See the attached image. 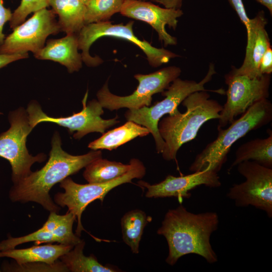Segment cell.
Segmentation results:
<instances>
[{"label":"cell","instance_id":"1","mask_svg":"<svg viewBox=\"0 0 272 272\" xmlns=\"http://www.w3.org/2000/svg\"><path fill=\"white\" fill-rule=\"evenodd\" d=\"M58 132L51 140L49 158L41 169L31 172L11 188L10 199L13 202H35L50 212L58 213L60 207L52 199L49 191L52 187L65 178L75 174L96 159L102 157L100 150H93L78 156L69 154L61 148Z\"/></svg>","mask_w":272,"mask_h":272},{"label":"cell","instance_id":"2","mask_svg":"<svg viewBox=\"0 0 272 272\" xmlns=\"http://www.w3.org/2000/svg\"><path fill=\"white\" fill-rule=\"evenodd\" d=\"M219 223V216L215 212L194 214L182 205L169 210L157 231L167 242L169 252L166 262L173 265L183 255L195 254L209 263L216 262L218 257L210 238Z\"/></svg>","mask_w":272,"mask_h":272},{"label":"cell","instance_id":"3","mask_svg":"<svg viewBox=\"0 0 272 272\" xmlns=\"http://www.w3.org/2000/svg\"><path fill=\"white\" fill-rule=\"evenodd\" d=\"M186 110L161 119L159 133L165 142L162 154L165 160L176 159L178 151L185 143L195 138L199 129L209 120L217 119L222 110L217 100L210 99L207 91L194 92L181 103Z\"/></svg>","mask_w":272,"mask_h":272},{"label":"cell","instance_id":"4","mask_svg":"<svg viewBox=\"0 0 272 272\" xmlns=\"http://www.w3.org/2000/svg\"><path fill=\"white\" fill-rule=\"evenodd\" d=\"M225 129H217L216 139L198 154L189 168L194 172L211 170L218 173L227 160L234 143L246 134L267 125L272 120V103L261 100L249 107Z\"/></svg>","mask_w":272,"mask_h":272},{"label":"cell","instance_id":"5","mask_svg":"<svg viewBox=\"0 0 272 272\" xmlns=\"http://www.w3.org/2000/svg\"><path fill=\"white\" fill-rule=\"evenodd\" d=\"M217 74L215 64L210 63L208 71L205 77L199 82L194 80H182L177 78L162 93L165 97L154 105L145 106L137 109H128L124 114L127 120L133 121L147 128L155 142L158 153H162L165 142L158 130V123L166 114L172 115L179 112L178 107L190 94L199 91H207L221 95L225 94L223 89L208 90L205 85L211 81L213 76Z\"/></svg>","mask_w":272,"mask_h":272},{"label":"cell","instance_id":"6","mask_svg":"<svg viewBox=\"0 0 272 272\" xmlns=\"http://www.w3.org/2000/svg\"><path fill=\"white\" fill-rule=\"evenodd\" d=\"M133 25L132 21L126 24H113L108 21L85 25L78 34V48L82 51L83 62L88 66L93 67L103 62L99 56L91 55L89 50L96 40L104 36L122 39L134 44L146 54L149 64L152 67H159L179 56L169 50L155 47L145 39L140 40L133 33Z\"/></svg>","mask_w":272,"mask_h":272},{"label":"cell","instance_id":"7","mask_svg":"<svg viewBox=\"0 0 272 272\" xmlns=\"http://www.w3.org/2000/svg\"><path fill=\"white\" fill-rule=\"evenodd\" d=\"M130 168L123 175L110 181L100 183L81 184L75 182L67 177L60 182V187L64 192H58L54 196V201L60 207H67L69 212L77 218L76 234L80 237L84 229L81 222L83 212L87 206L96 199L103 202L107 193L121 184L131 182L134 178L141 179L146 174V167L140 160H130Z\"/></svg>","mask_w":272,"mask_h":272},{"label":"cell","instance_id":"8","mask_svg":"<svg viewBox=\"0 0 272 272\" xmlns=\"http://www.w3.org/2000/svg\"><path fill=\"white\" fill-rule=\"evenodd\" d=\"M9 120L10 127L0 134V157L10 162L12 179L15 184L32 172L31 167L34 163H41L46 157L43 153L33 156L27 149V138L33 128L29 123L26 110L20 108L10 112Z\"/></svg>","mask_w":272,"mask_h":272},{"label":"cell","instance_id":"9","mask_svg":"<svg viewBox=\"0 0 272 272\" xmlns=\"http://www.w3.org/2000/svg\"><path fill=\"white\" fill-rule=\"evenodd\" d=\"M181 73L177 66L163 67L149 74H135L134 78L139 85L130 95L119 96L111 93L108 88V81L97 93V100L103 108L110 111L126 108L137 109L151 105L152 96L162 93Z\"/></svg>","mask_w":272,"mask_h":272},{"label":"cell","instance_id":"10","mask_svg":"<svg viewBox=\"0 0 272 272\" xmlns=\"http://www.w3.org/2000/svg\"><path fill=\"white\" fill-rule=\"evenodd\" d=\"M224 77L228 86L225 91L227 100L220 112L217 129L231 124L237 116L269 95L271 75L253 78L230 71Z\"/></svg>","mask_w":272,"mask_h":272},{"label":"cell","instance_id":"11","mask_svg":"<svg viewBox=\"0 0 272 272\" xmlns=\"http://www.w3.org/2000/svg\"><path fill=\"white\" fill-rule=\"evenodd\" d=\"M88 92L82 100L83 109L78 113H73L67 117H52L48 116L35 101L31 102L26 110L29 123L33 128L42 122H50L67 128L70 133L76 131L73 137L80 139L87 134L97 132L104 133L107 128L117 124L118 116L109 119H104L101 115L104 113L103 107L98 100L93 99L87 104Z\"/></svg>","mask_w":272,"mask_h":272},{"label":"cell","instance_id":"12","mask_svg":"<svg viewBox=\"0 0 272 272\" xmlns=\"http://www.w3.org/2000/svg\"><path fill=\"white\" fill-rule=\"evenodd\" d=\"M238 172L245 180L231 187L227 196L238 207L249 206L264 211L272 217V168L252 161L237 165Z\"/></svg>","mask_w":272,"mask_h":272},{"label":"cell","instance_id":"13","mask_svg":"<svg viewBox=\"0 0 272 272\" xmlns=\"http://www.w3.org/2000/svg\"><path fill=\"white\" fill-rule=\"evenodd\" d=\"M52 10L41 9L18 25L5 37L0 46V54H33L43 48L47 38L60 31Z\"/></svg>","mask_w":272,"mask_h":272},{"label":"cell","instance_id":"14","mask_svg":"<svg viewBox=\"0 0 272 272\" xmlns=\"http://www.w3.org/2000/svg\"><path fill=\"white\" fill-rule=\"evenodd\" d=\"M120 13L123 16L149 24L157 33L165 46L175 45L177 38L169 34L166 26L175 30L178 19L183 15L181 9L161 7L151 1L125 0Z\"/></svg>","mask_w":272,"mask_h":272},{"label":"cell","instance_id":"15","mask_svg":"<svg viewBox=\"0 0 272 272\" xmlns=\"http://www.w3.org/2000/svg\"><path fill=\"white\" fill-rule=\"evenodd\" d=\"M138 183L147 189V197H175L179 199L190 197L189 191L201 185L211 188L221 185L218 173L211 170L194 172L178 177L169 175L164 180L152 185L144 181H139Z\"/></svg>","mask_w":272,"mask_h":272},{"label":"cell","instance_id":"16","mask_svg":"<svg viewBox=\"0 0 272 272\" xmlns=\"http://www.w3.org/2000/svg\"><path fill=\"white\" fill-rule=\"evenodd\" d=\"M267 23L263 11H259L254 18L250 19L246 29L247 44L244 60L239 67L232 66L231 72L253 78L262 75L259 71L260 61L266 50L271 46L265 29Z\"/></svg>","mask_w":272,"mask_h":272},{"label":"cell","instance_id":"17","mask_svg":"<svg viewBox=\"0 0 272 272\" xmlns=\"http://www.w3.org/2000/svg\"><path fill=\"white\" fill-rule=\"evenodd\" d=\"M78 34H66L58 39H51L34 53L38 59L57 62L64 66L70 73L79 71L82 66L81 54L78 52Z\"/></svg>","mask_w":272,"mask_h":272},{"label":"cell","instance_id":"18","mask_svg":"<svg viewBox=\"0 0 272 272\" xmlns=\"http://www.w3.org/2000/svg\"><path fill=\"white\" fill-rule=\"evenodd\" d=\"M76 220L73 219L53 229L43 230L39 229L22 237H9L0 242L2 251L15 248L19 244L29 242H35L37 244L43 242H57L74 246L81 240L73 231V224Z\"/></svg>","mask_w":272,"mask_h":272},{"label":"cell","instance_id":"19","mask_svg":"<svg viewBox=\"0 0 272 272\" xmlns=\"http://www.w3.org/2000/svg\"><path fill=\"white\" fill-rule=\"evenodd\" d=\"M72 245L48 244L33 246L25 249H11L0 252V257L14 259L18 265L27 263L42 262L49 264L55 263L60 256L73 248Z\"/></svg>","mask_w":272,"mask_h":272},{"label":"cell","instance_id":"20","mask_svg":"<svg viewBox=\"0 0 272 272\" xmlns=\"http://www.w3.org/2000/svg\"><path fill=\"white\" fill-rule=\"evenodd\" d=\"M49 6L58 17L60 30L78 34L85 24L86 5L80 0H50Z\"/></svg>","mask_w":272,"mask_h":272},{"label":"cell","instance_id":"21","mask_svg":"<svg viewBox=\"0 0 272 272\" xmlns=\"http://www.w3.org/2000/svg\"><path fill=\"white\" fill-rule=\"evenodd\" d=\"M149 133V130L145 127L127 120L122 125L103 133L101 137L89 143L88 148L93 150L111 151L137 137H143Z\"/></svg>","mask_w":272,"mask_h":272},{"label":"cell","instance_id":"22","mask_svg":"<svg viewBox=\"0 0 272 272\" xmlns=\"http://www.w3.org/2000/svg\"><path fill=\"white\" fill-rule=\"evenodd\" d=\"M267 133L266 138L255 139L240 145L236 151L235 159L229 170L246 161H252L272 168V131L268 129Z\"/></svg>","mask_w":272,"mask_h":272},{"label":"cell","instance_id":"23","mask_svg":"<svg viewBox=\"0 0 272 272\" xmlns=\"http://www.w3.org/2000/svg\"><path fill=\"white\" fill-rule=\"evenodd\" d=\"M85 242L83 240L74 246L73 249L59 257L68 271L72 272H115V269L100 263L97 258L91 254L85 256L83 249Z\"/></svg>","mask_w":272,"mask_h":272},{"label":"cell","instance_id":"24","mask_svg":"<svg viewBox=\"0 0 272 272\" xmlns=\"http://www.w3.org/2000/svg\"><path fill=\"white\" fill-rule=\"evenodd\" d=\"M130 166V163L124 164L101 157L85 167L83 176L89 183L106 182L123 175L129 170Z\"/></svg>","mask_w":272,"mask_h":272},{"label":"cell","instance_id":"25","mask_svg":"<svg viewBox=\"0 0 272 272\" xmlns=\"http://www.w3.org/2000/svg\"><path fill=\"white\" fill-rule=\"evenodd\" d=\"M150 218L144 211L135 209L125 213L121 219L123 240L133 253L139 252L142 236Z\"/></svg>","mask_w":272,"mask_h":272},{"label":"cell","instance_id":"26","mask_svg":"<svg viewBox=\"0 0 272 272\" xmlns=\"http://www.w3.org/2000/svg\"><path fill=\"white\" fill-rule=\"evenodd\" d=\"M125 0H89L86 5L85 24L108 21L120 13Z\"/></svg>","mask_w":272,"mask_h":272},{"label":"cell","instance_id":"27","mask_svg":"<svg viewBox=\"0 0 272 272\" xmlns=\"http://www.w3.org/2000/svg\"><path fill=\"white\" fill-rule=\"evenodd\" d=\"M50 0H21L20 4L12 13L9 22L12 29L14 28L26 20L27 16L49 6Z\"/></svg>","mask_w":272,"mask_h":272},{"label":"cell","instance_id":"28","mask_svg":"<svg viewBox=\"0 0 272 272\" xmlns=\"http://www.w3.org/2000/svg\"><path fill=\"white\" fill-rule=\"evenodd\" d=\"M235 11L246 29L248 27L250 18L248 17L242 0H227Z\"/></svg>","mask_w":272,"mask_h":272},{"label":"cell","instance_id":"29","mask_svg":"<svg viewBox=\"0 0 272 272\" xmlns=\"http://www.w3.org/2000/svg\"><path fill=\"white\" fill-rule=\"evenodd\" d=\"M261 75H271L272 73V48L270 46L262 56L259 65Z\"/></svg>","mask_w":272,"mask_h":272},{"label":"cell","instance_id":"30","mask_svg":"<svg viewBox=\"0 0 272 272\" xmlns=\"http://www.w3.org/2000/svg\"><path fill=\"white\" fill-rule=\"evenodd\" d=\"M11 10L5 7L4 0H0V46L5 38L3 28L7 22H10L12 17Z\"/></svg>","mask_w":272,"mask_h":272},{"label":"cell","instance_id":"31","mask_svg":"<svg viewBox=\"0 0 272 272\" xmlns=\"http://www.w3.org/2000/svg\"><path fill=\"white\" fill-rule=\"evenodd\" d=\"M28 57V53L14 54H0V69L13 62L27 58Z\"/></svg>","mask_w":272,"mask_h":272},{"label":"cell","instance_id":"32","mask_svg":"<svg viewBox=\"0 0 272 272\" xmlns=\"http://www.w3.org/2000/svg\"><path fill=\"white\" fill-rule=\"evenodd\" d=\"M151 2L162 5L166 8L181 9L183 0H150Z\"/></svg>","mask_w":272,"mask_h":272},{"label":"cell","instance_id":"33","mask_svg":"<svg viewBox=\"0 0 272 272\" xmlns=\"http://www.w3.org/2000/svg\"><path fill=\"white\" fill-rule=\"evenodd\" d=\"M257 3L265 7L272 15V0H255Z\"/></svg>","mask_w":272,"mask_h":272},{"label":"cell","instance_id":"34","mask_svg":"<svg viewBox=\"0 0 272 272\" xmlns=\"http://www.w3.org/2000/svg\"><path fill=\"white\" fill-rule=\"evenodd\" d=\"M82 3H83L85 5L87 4L89 0H80Z\"/></svg>","mask_w":272,"mask_h":272},{"label":"cell","instance_id":"35","mask_svg":"<svg viewBox=\"0 0 272 272\" xmlns=\"http://www.w3.org/2000/svg\"><path fill=\"white\" fill-rule=\"evenodd\" d=\"M1 251H2V249H1V244H0V252ZM0 271H1V269H0Z\"/></svg>","mask_w":272,"mask_h":272},{"label":"cell","instance_id":"36","mask_svg":"<svg viewBox=\"0 0 272 272\" xmlns=\"http://www.w3.org/2000/svg\"><path fill=\"white\" fill-rule=\"evenodd\" d=\"M141 1H148L149 0H141Z\"/></svg>","mask_w":272,"mask_h":272}]
</instances>
